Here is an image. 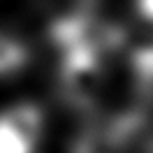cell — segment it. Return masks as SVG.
I'll list each match as a JSON object with an SVG mask.
<instances>
[{"label":"cell","instance_id":"obj_3","mask_svg":"<svg viewBox=\"0 0 153 153\" xmlns=\"http://www.w3.org/2000/svg\"><path fill=\"white\" fill-rule=\"evenodd\" d=\"M142 7L149 16H153V0H142Z\"/></svg>","mask_w":153,"mask_h":153},{"label":"cell","instance_id":"obj_1","mask_svg":"<svg viewBox=\"0 0 153 153\" xmlns=\"http://www.w3.org/2000/svg\"><path fill=\"white\" fill-rule=\"evenodd\" d=\"M39 134V114L33 107H16L0 116V153H28Z\"/></svg>","mask_w":153,"mask_h":153},{"label":"cell","instance_id":"obj_2","mask_svg":"<svg viewBox=\"0 0 153 153\" xmlns=\"http://www.w3.org/2000/svg\"><path fill=\"white\" fill-rule=\"evenodd\" d=\"M19 47L16 44H10V42H5V39L0 37V70H7V67H14L19 63Z\"/></svg>","mask_w":153,"mask_h":153}]
</instances>
